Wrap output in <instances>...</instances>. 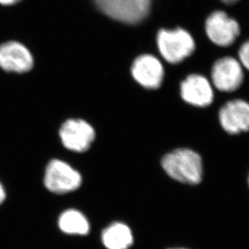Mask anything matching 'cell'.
<instances>
[{
  "label": "cell",
  "instance_id": "obj_1",
  "mask_svg": "<svg viewBox=\"0 0 249 249\" xmlns=\"http://www.w3.org/2000/svg\"><path fill=\"white\" fill-rule=\"evenodd\" d=\"M163 170L173 180L189 185H197L202 180L203 165L199 154L190 149L174 150L163 156Z\"/></svg>",
  "mask_w": 249,
  "mask_h": 249
},
{
  "label": "cell",
  "instance_id": "obj_2",
  "mask_svg": "<svg viewBox=\"0 0 249 249\" xmlns=\"http://www.w3.org/2000/svg\"><path fill=\"white\" fill-rule=\"evenodd\" d=\"M106 17L123 24H138L148 17L152 0H93Z\"/></svg>",
  "mask_w": 249,
  "mask_h": 249
},
{
  "label": "cell",
  "instance_id": "obj_3",
  "mask_svg": "<svg viewBox=\"0 0 249 249\" xmlns=\"http://www.w3.org/2000/svg\"><path fill=\"white\" fill-rule=\"evenodd\" d=\"M157 46L164 60L178 64L194 53L195 42L185 29H160L157 34Z\"/></svg>",
  "mask_w": 249,
  "mask_h": 249
},
{
  "label": "cell",
  "instance_id": "obj_4",
  "mask_svg": "<svg viewBox=\"0 0 249 249\" xmlns=\"http://www.w3.org/2000/svg\"><path fill=\"white\" fill-rule=\"evenodd\" d=\"M82 177L69 163L61 160H52L46 166L44 185L51 193L64 194L79 189Z\"/></svg>",
  "mask_w": 249,
  "mask_h": 249
},
{
  "label": "cell",
  "instance_id": "obj_5",
  "mask_svg": "<svg viewBox=\"0 0 249 249\" xmlns=\"http://www.w3.org/2000/svg\"><path fill=\"white\" fill-rule=\"evenodd\" d=\"M59 136L62 145L70 151H88L96 138L93 127L82 119H68L62 124Z\"/></svg>",
  "mask_w": 249,
  "mask_h": 249
},
{
  "label": "cell",
  "instance_id": "obj_6",
  "mask_svg": "<svg viewBox=\"0 0 249 249\" xmlns=\"http://www.w3.org/2000/svg\"><path fill=\"white\" fill-rule=\"evenodd\" d=\"M211 80L219 91L232 92L237 90L244 81L242 65L231 57L220 58L212 67Z\"/></svg>",
  "mask_w": 249,
  "mask_h": 249
},
{
  "label": "cell",
  "instance_id": "obj_7",
  "mask_svg": "<svg viewBox=\"0 0 249 249\" xmlns=\"http://www.w3.org/2000/svg\"><path fill=\"white\" fill-rule=\"evenodd\" d=\"M209 39L221 47L232 45L240 35V25L225 12L217 11L209 16L206 21Z\"/></svg>",
  "mask_w": 249,
  "mask_h": 249
},
{
  "label": "cell",
  "instance_id": "obj_8",
  "mask_svg": "<svg viewBox=\"0 0 249 249\" xmlns=\"http://www.w3.org/2000/svg\"><path fill=\"white\" fill-rule=\"evenodd\" d=\"M132 76L134 80L146 89H157L161 86L164 77L163 64L151 54H142L133 62Z\"/></svg>",
  "mask_w": 249,
  "mask_h": 249
},
{
  "label": "cell",
  "instance_id": "obj_9",
  "mask_svg": "<svg viewBox=\"0 0 249 249\" xmlns=\"http://www.w3.org/2000/svg\"><path fill=\"white\" fill-rule=\"evenodd\" d=\"M180 96L191 106L207 107L213 103V88L203 75L189 74L180 84Z\"/></svg>",
  "mask_w": 249,
  "mask_h": 249
},
{
  "label": "cell",
  "instance_id": "obj_10",
  "mask_svg": "<svg viewBox=\"0 0 249 249\" xmlns=\"http://www.w3.org/2000/svg\"><path fill=\"white\" fill-rule=\"evenodd\" d=\"M34 64L31 52L18 41H8L0 46V67L6 71L25 73Z\"/></svg>",
  "mask_w": 249,
  "mask_h": 249
},
{
  "label": "cell",
  "instance_id": "obj_11",
  "mask_svg": "<svg viewBox=\"0 0 249 249\" xmlns=\"http://www.w3.org/2000/svg\"><path fill=\"white\" fill-rule=\"evenodd\" d=\"M218 118L228 134L249 131V103L243 100L228 101L221 108Z\"/></svg>",
  "mask_w": 249,
  "mask_h": 249
},
{
  "label": "cell",
  "instance_id": "obj_12",
  "mask_svg": "<svg viewBox=\"0 0 249 249\" xmlns=\"http://www.w3.org/2000/svg\"><path fill=\"white\" fill-rule=\"evenodd\" d=\"M101 240L107 249H129L134 243L130 228L124 223H112L103 231Z\"/></svg>",
  "mask_w": 249,
  "mask_h": 249
},
{
  "label": "cell",
  "instance_id": "obj_13",
  "mask_svg": "<svg viewBox=\"0 0 249 249\" xmlns=\"http://www.w3.org/2000/svg\"><path fill=\"white\" fill-rule=\"evenodd\" d=\"M60 230L69 235H88L90 231L89 220L80 211L69 209L61 213L58 218Z\"/></svg>",
  "mask_w": 249,
  "mask_h": 249
},
{
  "label": "cell",
  "instance_id": "obj_14",
  "mask_svg": "<svg viewBox=\"0 0 249 249\" xmlns=\"http://www.w3.org/2000/svg\"><path fill=\"white\" fill-rule=\"evenodd\" d=\"M240 64L249 71V41L243 44L239 51Z\"/></svg>",
  "mask_w": 249,
  "mask_h": 249
},
{
  "label": "cell",
  "instance_id": "obj_15",
  "mask_svg": "<svg viewBox=\"0 0 249 249\" xmlns=\"http://www.w3.org/2000/svg\"><path fill=\"white\" fill-rule=\"evenodd\" d=\"M5 198H6V192L2 184L0 183V206L5 201Z\"/></svg>",
  "mask_w": 249,
  "mask_h": 249
},
{
  "label": "cell",
  "instance_id": "obj_16",
  "mask_svg": "<svg viewBox=\"0 0 249 249\" xmlns=\"http://www.w3.org/2000/svg\"><path fill=\"white\" fill-rule=\"evenodd\" d=\"M20 0H0V3L2 5H13Z\"/></svg>",
  "mask_w": 249,
  "mask_h": 249
},
{
  "label": "cell",
  "instance_id": "obj_17",
  "mask_svg": "<svg viewBox=\"0 0 249 249\" xmlns=\"http://www.w3.org/2000/svg\"><path fill=\"white\" fill-rule=\"evenodd\" d=\"M222 1L225 2V3H228V4H232V3L238 2L239 0H222Z\"/></svg>",
  "mask_w": 249,
  "mask_h": 249
},
{
  "label": "cell",
  "instance_id": "obj_18",
  "mask_svg": "<svg viewBox=\"0 0 249 249\" xmlns=\"http://www.w3.org/2000/svg\"><path fill=\"white\" fill-rule=\"evenodd\" d=\"M184 249V248H174V249Z\"/></svg>",
  "mask_w": 249,
  "mask_h": 249
},
{
  "label": "cell",
  "instance_id": "obj_19",
  "mask_svg": "<svg viewBox=\"0 0 249 249\" xmlns=\"http://www.w3.org/2000/svg\"></svg>",
  "mask_w": 249,
  "mask_h": 249
}]
</instances>
